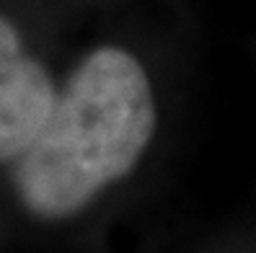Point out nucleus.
<instances>
[{
	"mask_svg": "<svg viewBox=\"0 0 256 253\" xmlns=\"http://www.w3.org/2000/svg\"><path fill=\"white\" fill-rule=\"evenodd\" d=\"M153 85L140 59L98 47L72 70L13 178L28 212L62 220L124 178L156 132Z\"/></svg>",
	"mask_w": 256,
	"mask_h": 253,
	"instance_id": "nucleus-1",
	"label": "nucleus"
},
{
	"mask_svg": "<svg viewBox=\"0 0 256 253\" xmlns=\"http://www.w3.org/2000/svg\"><path fill=\"white\" fill-rule=\"evenodd\" d=\"M57 101L50 72L24 49L18 31L0 16V163L18 160Z\"/></svg>",
	"mask_w": 256,
	"mask_h": 253,
	"instance_id": "nucleus-2",
	"label": "nucleus"
}]
</instances>
